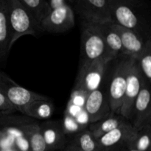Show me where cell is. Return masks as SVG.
Here are the masks:
<instances>
[{"instance_id": "5bb4252c", "label": "cell", "mask_w": 151, "mask_h": 151, "mask_svg": "<svg viewBox=\"0 0 151 151\" xmlns=\"http://www.w3.org/2000/svg\"><path fill=\"white\" fill-rule=\"evenodd\" d=\"M39 125L48 151L60 150L65 148L66 136L63 132L60 121H45Z\"/></svg>"}, {"instance_id": "2e32d148", "label": "cell", "mask_w": 151, "mask_h": 151, "mask_svg": "<svg viewBox=\"0 0 151 151\" xmlns=\"http://www.w3.org/2000/svg\"><path fill=\"white\" fill-rule=\"evenodd\" d=\"M11 48L7 18V0H0V63L7 60Z\"/></svg>"}, {"instance_id": "7a4b0ae2", "label": "cell", "mask_w": 151, "mask_h": 151, "mask_svg": "<svg viewBox=\"0 0 151 151\" xmlns=\"http://www.w3.org/2000/svg\"><path fill=\"white\" fill-rule=\"evenodd\" d=\"M7 18L11 47L24 35L36 36L43 32L32 13L18 0H7Z\"/></svg>"}, {"instance_id": "30bf717a", "label": "cell", "mask_w": 151, "mask_h": 151, "mask_svg": "<svg viewBox=\"0 0 151 151\" xmlns=\"http://www.w3.org/2000/svg\"><path fill=\"white\" fill-rule=\"evenodd\" d=\"M144 80L139 69L137 66V62L134 59L131 58L129 67H128L125 96H124L122 105L119 112V114L122 115L128 121L131 120L133 106L139 93L142 84Z\"/></svg>"}, {"instance_id": "e0dca14e", "label": "cell", "mask_w": 151, "mask_h": 151, "mask_svg": "<svg viewBox=\"0 0 151 151\" xmlns=\"http://www.w3.org/2000/svg\"><path fill=\"white\" fill-rule=\"evenodd\" d=\"M18 128L27 140L29 151H48L39 123L28 121L19 125Z\"/></svg>"}, {"instance_id": "f546056e", "label": "cell", "mask_w": 151, "mask_h": 151, "mask_svg": "<svg viewBox=\"0 0 151 151\" xmlns=\"http://www.w3.org/2000/svg\"><path fill=\"white\" fill-rule=\"evenodd\" d=\"M63 150H64V151H83L81 150V149H80L78 147H77V146L75 145H74L72 142L67 145Z\"/></svg>"}, {"instance_id": "4fadbf2b", "label": "cell", "mask_w": 151, "mask_h": 151, "mask_svg": "<svg viewBox=\"0 0 151 151\" xmlns=\"http://www.w3.org/2000/svg\"><path fill=\"white\" fill-rule=\"evenodd\" d=\"M113 29L119 35L122 44V55L136 59L145 47L147 40L132 29L111 22Z\"/></svg>"}, {"instance_id": "7c38bea8", "label": "cell", "mask_w": 151, "mask_h": 151, "mask_svg": "<svg viewBox=\"0 0 151 151\" xmlns=\"http://www.w3.org/2000/svg\"><path fill=\"white\" fill-rule=\"evenodd\" d=\"M84 110L88 114L90 123L109 116L112 112L107 90L100 86L90 92L87 97Z\"/></svg>"}, {"instance_id": "8fae6325", "label": "cell", "mask_w": 151, "mask_h": 151, "mask_svg": "<svg viewBox=\"0 0 151 151\" xmlns=\"http://www.w3.org/2000/svg\"><path fill=\"white\" fill-rule=\"evenodd\" d=\"M150 84L144 80L133 106L131 123L137 130L151 124Z\"/></svg>"}, {"instance_id": "d6986e66", "label": "cell", "mask_w": 151, "mask_h": 151, "mask_svg": "<svg viewBox=\"0 0 151 151\" xmlns=\"http://www.w3.org/2000/svg\"><path fill=\"white\" fill-rule=\"evenodd\" d=\"M127 120L119 114L111 113L109 116L98 121L90 123L88 129L96 139H99L110 131L116 129L125 123Z\"/></svg>"}, {"instance_id": "4316f807", "label": "cell", "mask_w": 151, "mask_h": 151, "mask_svg": "<svg viewBox=\"0 0 151 151\" xmlns=\"http://www.w3.org/2000/svg\"><path fill=\"white\" fill-rule=\"evenodd\" d=\"M83 109L84 108L79 107V106H75V105L68 102L67 106H66V110H65L64 112L72 116V117L76 118L81 114V112L83 110Z\"/></svg>"}, {"instance_id": "9c48e42d", "label": "cell", "mask_w": 151, "mask_h": 151, "mask_svg": "<svg viewBox=\"0 0 151 151\" xmlns=\"http://www.w3.org/2000/svg\"><path fill=\"white\" fill-rule=\"evenodd\" d=\"M137 130L130 121H126L116 129L97 139L100 151H125Z\"/></svg>"}, {"instance_id": "6da1fadb", "label": "cell", "mask_w": 151, "mask_h": 151, "mask_svg": "<svg viewBox=\"0 0 151 151\" xmlns=\"http://www.w3.org/2000/svg\"><path fill=\"white\" fill-rule=\"evenodd\" d=\"M111 22L150 38L151 10L147 0H109Z\"/></svg>"}, {"instance_id": "7402d4cb", "label": "cell", "mask_w": 151, "mask_h": 151, "mask_svg": "<svg viewBox=\"0 0 151 151\" xmlns=\"http://www.w3.org/2000/svg\"><path fill=\"white\" fill-rule=\"evenodd\" d=\"M136 60L140 72L146 82H151V38L146 41L145 47Z\"/></svg>"}, {"instance_id": "d4e9b609", "label": "cell", "mask_w": 151, "mask_h": 151, "mask_svg": "<svg viewBox=\"0 0 151 151\" xmlns=\"http://www.w3.org/2000/svg\"><path fill=\"white\" fill-rule=\"evenodd\" d=\"M88 94L86 91L79 89H72L69 102L79 107L84 108Z\"/></svg>"}, {"instance_id": "5b68a950", "label": "cell", "mask_w": 151, "mask_h": 151, "mask_svg": "<svg viewBox=\"0 0 151 151\" xmlns=\"http://www.w3.org/2000/svg\"><path fill=\"white\" fill-rule=\"evenodd\" d=\"M0 92L14 106L17 111H20L32 102L47 97L21 86L1 71H0Z\"/></svg>"}, {"instance_id": "836d02e7", "label": "cell", "mask_w": 151, "mask_h": 151, "mask_svg": "<svg viewBox=\"0 0 151 151\" xmlns=\"http://www.w3.org/2000/svg\"><path fill=\"white\" fill-rule=\"evenodd\" d=\"M125 151H139V150H134V149H128V150H125Z\"/></svg>"}, {"instance_id": "ac0fdd59", "label": "cell", "mask_w": 151, "mask_h": 151, "mask_svg": "<svg viewBox=\"0 0 151 151\" xmlns=\"http://www.w3.org/2000/svg\"><path fill=\"white\" fill-rule=\"evenodd\" d=\"M19 112L27 117L44 120L52 116L55 112V106L51 99L47 97L32 102L24 106Z\"/></svg>"}, {"instance_id": "83f0119b", "label": "cell", "mask_w": 151, "mask_h": 151, "mask_svg": "<svg viewBox=\"0 0 151 151\" xmlns=\"http://www.w3.org/2000/svg\"><path fill=\"white\" fill-rule=\"evenodd\" d=\"M75 119H76L77 122H78V123L81 126H82L83 128H85V129L88 128V125H89L90 124V121L88 114H87V113L86 112V111L84 110V109Z\"/></svg>"}, {"instance_id": "9a60e30c", "label": "cell", "mask_w": 151, "mask_h": 151, "mask_svg": "<svg viewBox=\"0 0 151 151\" xmlns=\"http://www.w3.org/2000/svg\"><path fill=\"white\" fill-rule=\"evenodd\" d=\"M99 26L106 45V58L112 61L122 55L120 38L111 27V22L99 23Z\"/></svg>"}, {"instance_id": "4dcf8cb0", "label": "cell", "mask_w": 151, "mask_h": 151, "mask_svg": "<svg viewBox=\"0 0 151 151\" xmlns=\"http://www.w3.org/2000/svg\"><path fill=\"white\" fill-rule=\"evenodd\" d=\"M0 151H19L16 150L14 147H1L0 146Z\"/></svg>"}, {"instance_id": "484cf974", "label": "cell", "mask_w": 151, "mask_h": 151, "mask_svg": "<svg viewBox=\"0 0 151 151\" xmlns=\"http://www.w3.org/2000/svg\"><path fill=\"white\" fill-rule=\"evenodd\" d=\"M16 109L13 106H12L8 100L4 97L0 92V114L1 115H10L15 113Z\"/></svg>"}, {"instance_id": "d6a6232c", "label": "cell", "mask_w": 151, "mask_h": 151, "mask_svg": "<svg viewBox=\"0 0 151 151\" xmlns=\"http://www.w3.org/2000/svg\"><path fill=\"white\" fill-rule=\"evenodd\" d=\"M2 136H3V133H2V131L0 130V142H1V138H2Z\"/></svg>"}, {"instance_id": "44dd1931", "label": "cell", "mask_w": 151, "mask_h": 151, "mask_svg": "<svg viewBox=\"0 0 151 151\" xmlns=\"http://www.w3.org/2000/svg\"><path fill=\"white\" fill-rule=\"evenodd\" d=\"M72 142L83 151H100L98 140L88 128L75 134Z\"/></svg>"}, {"instance_id": "52a82bcc", "label": "cell", "mask_w": 151, "mask_h": 151, "mask_svg": "<svg viewBox=\"0 0 151 151\" xmlns=\"http://www.w3.org/2000/svg\"><path fill=\"white\" fill-rule=\"evenodd\" d=\"M75 24V13L69 4L51 10L40 23L42 32L50 33L66 32L72 29Z\"/></svg>"}, {"instance_id": "cb8c5ba5", "label": "cell", "mask_w": 151, "mask_h": 151, "mask_svg": "<svg viewBox=\"0 0 151 151\" xmlns=\"http://www.w3.org/2000/svg\"><path fill=\"white\" fill-rule=\"evenodd\" d=\"M61 122V126L64 134L66 135H75L81 131L86 130L79 125L75 117L69 115L68 114H63V117ZM87 129V128H86Z\"/></svg>"}, {"instance_id": "ffe728a7", "label": "cell", "mask_w": 151, "mask_h": 151, "mask_svg": "<svg viewBox=\"0 0 151 151\" xmlns=\"http://www.w3.org/2000/svg\"><path fill=\"white\" fill-rule=\"evenodd\" d=\"M128 149L139 151H151V124L137 130Z\"/></svg>"}, {"instance_id": "ba28073f", "label": "cell", "mask_w": 151, "mask_h": 151, "mask_svg": "<svg viewBox=\"0 0 151 151\" xmlns=\"http://www.w3.org/2000/svg\"><path fill=\"white\" fill-rule=\"evenodd\" d=\"M72 5L82 21L94 23L111 22L109 0H76Z\"/></svg>"}, {"instance_id": "603a6c76", "label": "cell", "mask_w": 151, "mask_h": 151, "mask_svg": "<svg viewBox=\"0 0 151 151\" xmlns=\"http://www.w3.org/2000/svg\"><path fill=\"white\" fill-rule=\"evenodd\" d=\"M23 6H24L35 17L38 23L48 15L51 11L47 0H18Z\"/></svg>"}, {"instance_id": "277c9868", "label": "cell", "mask_w": 151, "mask_h": 151, "mask_svg": "<svg viewBox=\"0 0 151 151\" xmlns=\"http://www.w3.org/2000/svg\"><path fill=\"white\" fill-rule=\"evenodd\" d=\"M111 60L100 58L80 63L74 89H79L89 94L101 86L108 65Z\"/></svg>"}, {"instance_id": "8992f818", "label": "cell", "mask_w": 151, "mask_h": 151, "mask_svg": "<svg viewBox=\"0 0 151 151\" xmlns=\"http://www.w3.org/2000/svg\"><path fill=\"white\" fill-rule=\"evenodd\" d=\"M131 58H125L119 60L113 72L110 86L108 90L109 103L112 113L119 114L123 102L127 84L128 67Z\"/></svg>"}, {"instance_id": "f1b7e54d", "label": "cell", "mask_w": 151, "mask_h": 151, "mask_svg": "<svg viewBox=\"0 0 151 151\" xmlns=\"http://www.w3.org/2000/svg\"><path fill=\"white\" fill-rule=\"evenodd\" d=\"M47 1L50 7L51 8V10L57 8V7L64 5L66 4H68L67 0H47Z\"/></svg>"}, {"instance_id": "3957f363", "label": "cell", "mask_w": 151, "mask_h": 151, "mask_svg": "<svg viewBox=\"0 0 151 151\" xmlns=\"http://www.w3.org/2000/svg\"><path fill=\"white\" fill-rule=\"evenodd\" d=\"M80 63L106 58V49L99 23L81 22ZM109 60V59H108Z\"/></svg>"}, {"instance_id": "1f68e13d", "label": "cell", "mask_w": 151, "mask_h": 151, "mask_svg": "<svg viewBox=\"0 0 151 151\" xmlns=\"http://www.w3.org/2000/svg\"><path fill=\"white\" fill-rule=\"evenodd\" d=\"M67 1H68V4H70V5H72V4H73V3L76 1V0H67Z\"/></svg>"}]
</instances>
